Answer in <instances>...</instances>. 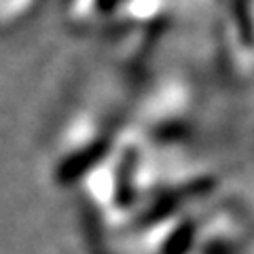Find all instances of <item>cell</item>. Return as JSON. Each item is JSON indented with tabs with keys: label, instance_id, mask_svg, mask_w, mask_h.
Segmentation results:
<instances>
[{
	"label": "cell",
	"instance_id": "6da1fadb",
	"mask_svg": "<svg viewBox=\"0 0 254 254\" xmlns=\"http://www.w3.org/2000/svg\"><path fill=\"white\" fill-rule=\"evenodd\" d=\"M108 150H110V140L106 138H98L89 142L87 146L78 148L72 155L62 159L58 170H55V180L60 185H74L83 176H87L98 163L104 161Z\"/></svg>",
	"mask_w": 254,
	"mask_h": 254
},
{
	"label": "cell",
	"instance_id": "7a4b0ae2",
	"mask_svg": "<svg viewBox=\"0 0 254 254\" xmlns=\"http://www.w3.org/2000/svg\"><path fill=\"white\" fill-rule=\"evenodd\" d=\"M136 170H138V150L125 148L117 163L115 172V205L127 210L136 203Z\"/></svg>",
	"mask_w": 254,
	"mask_h": 254
},
{
	"label": "cell",
	"instance_id": "3957f363",
	"mask_svg": "<svg viewBox=\"0 0 254 254\" xmlns=\"http://www.w3.org/2000/svg\"><path fill=\"white\" fill-rule=\"evenodd\" d=\"M123 2H127V0H95V6H98V11H102V13H110V11H115L117 6H121Z\"/></svg>",
	"mask_w": 254,
	"mask_h": 254
},
{
	"label": "cell",
	"instance_id": "277c9868",
	"mask_svg": "<svg viewBox=\"0 0 254 254\" xmlns=\"http://www.w3.org/2000/svg\"><path fill=\"white\" fill-rule=\"evenodd\" d=\"M64 2H68V4H70V2H72V0H64Z\"/></svg>",
	"mask_w": 254,
	"mask_h": 254
}]
</instances>
